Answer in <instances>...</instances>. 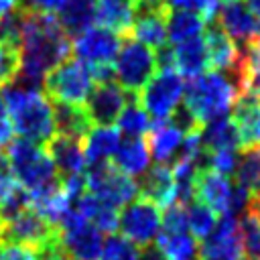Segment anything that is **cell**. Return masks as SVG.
Instances as JSON below:
<instances>
[{"label": "cell", "mask_w": 260, "mask_h": 260, "mask_svg": "<svg viewBox=\"0 0 260 260\" xmlns=\"http://www.w3.org/2000/svg\"><path fill=\"white\" fill-rule=\"evenodd\" d=\"M0 260H39V252L24 244H2Z\"/></svg>", "instance_id": "cell-42"}, {"label": "cell", "mask_w": 260, "mask_h": 260, "mask_svg": "<svg viewBox=\"0 0 260 260\" xmlns=\"http://www.w3.org/2000/svg\"><path fill=\"white\" fill-rule=\"evenodd\" d=\"M183 138H185V132L171 120L154 122L148 130V140H146L150 158H154L158 165L173 162L181 152Z\"/></svg>", "instance_id": "cell-19"}, {"label": "cell", "mask_w": 260, "mask_h": 260, "mask_svg": "<svg viewBox=\"0 0 260 260\" xmlns=\"http://www.w3.org/2000/svg\"><path fill=\"white\" fill-rule=\"evenodd\" d=\"M53 118H55V134L71 136L83 140V136L93 126L83 106L71 104H53Z\"/></svg>", "instance_id": "cell-30"}, {"label": "cell", "mask_w": 260, "mask_h": 260, "mask_svg": "<svg viewBox=\"0 0 260 260\" xmlns=\"http://www.w3.org/2000/svg\"><path fill=\"white\" fill-rule=\"evenodd\" d=\"M203 43L207 51V63L215 71L236 73L242 81V49L213 22L203 32Z\"/></svg>", "instance_id": "cell-17"}, {"label": "cell", "mask_w": 260, "mask_h": 260, "mask_svg": "<svg viewBox=\"0 0 260 260\" xmlns=\"http://www.w3.org/2000/svg\"><path fill=\"white\" fill-rule=\"evenodd\" d=\"M248 8L252 10L254 18H256L258 24H260V0H248Z\"/></svg>", "instance_id": "cell-50"}, {"label": "cell", "mask_w": 260, "mask_h": 260, "mask_svg": "<svg viewBox=\"0 0 260 260\" xmlns=\"http://www.w3.org/2000/svg\"><path fill=\"white\" fill-rule=\"evenodd\" d=\"M24 20H26V10L18 4H14L2 18H0V45H10V47H20L22 41V30H24Z\"/></svg>", "instance_id": "cell-35"}, {"label": "cell", "mask_w": 260, "mask_h": 260, "mask_svg": "<svg viewBox=\"0 0 260 260\" xmlns=\"http://www.w3.org/2000/svg\"><path fill=\"white\" fill-rule=\"evenodd\" d=\"M136 0H95V22L118 35L130 32Z\"/></svg>", "instance_id": "cell-25"}, {"label": "cell", "mask_w": 260, "mask_h": 260, "mask_svg": "<svg viewBox=\"0 0 260 260\" xmlns=\"http://www.w3.org/2000/svg\"><path fill=\"white\" fill-rule=\"evenodd\" d=\"M240 93L242 81L236 73L203 71L191 77V81L185 85L183 108L199 126H203L215 118L228 116Z\"/></svg>", "instance_id": "cell-3"}, {"label": "cell", "mask_w": 260, "mask_h": 260, "mask_svg": "<svg viewBox=\"0 0 260 260\" xmlns=\"http://www.w3.org/2000/svg\"><path fill=\"white\" fill-rule=\"evenodd\" d=\"M167 10H195L201 14V0H162Z\"/></svg>", "instance_id": "cell-46"}, {"label": "cell", "mask_w": 260, "mask_h": 260, "mask_svg": "<svg viewBox=\"0 0 260 260\" xmlns=\"http://www.w3.org/2000/svg\"><path fill=\"white\" fill-rule=\"evenodd\" d=\"M2 100L8 112L12 132L18 138L47 144L55 136L53 104L43 91V87L12 79L2 85Z\"/></svg>", "instance_id": "cell-2"}, {"label": "cell", "mask_w": 260, "mask_h": 260, "mask_svg": "<svg viewBox=\"0 0 260 260\" xmlns=\"http://www.w3.org/2000/svg\"><path fill=\"white\" fill-rule=\"evenodd\" d=\"M193 199L205 203L219 215H240L248 211L252 195L244 187L236 185L230 177L209 169H201L193 185Z\"/></svg>", "instance_id": "cell-5"}, {"label": "cell", "mask_w": 260, "mask_h": 260, "mask_svg": "<svg viewBox=\"0 0 260 260\" xmlns=\"http://www.w3.org/2000/svg\"><path fill=\"white\" fill-rule=\"evenodd\" d=\"M167 260H195L199 244L189 232H160L154 240Z\"/></svg>", "instance_id": "cell-32"}, {"label": "cell", "mask_w": 260, "mask_h": 260, "mask_svg": "<svg viewBox=\"0 0 260 260\" xmlns=\"http://www.w3.org/2000/svg\"><path fill=\"white\" fill-rule=\"evenodd\" d=\"M185 213H187V232L195 240H203L217 223V213L197 199L185 203Z\"/></svg>", "instance_id": "cell-34"}, {"label": "cell", "mask_w": 260, "mask_h": 260, "mask_svg": "<svg viewBox=\"0 0 260 260\" xmlns=\"http://www.w3.org/2000/svg\"><path fill=\"white\" fill-rule=\"evenodd\" d=\"M57 22L67 37H77L95 22V0H65L57 10Z\"/></svg>", "instance_id": "cell-27"}, {"label": "cell", "mask_w": 260, "mask_h": 260, "mask_svg": "<svg viewBox=\"0 0 260 260\" xmlns=\"http://www.w3.org/2000/svg\"><path fill=\"white\" fill-rule=\"evenodd\" d=\"M95 81L91 77V71L77 59H65L57 67H53L45 81L43 91L49 100L57 104H71V106H83L93 89Z\"/></svg>", "instance_id": "cell-6"}, {"label": "cell", "mask_w": 260, "mask_h": 260, "mask_svg": "<svg viewBox=\"0 0 260 260\" xmlns=\"http://www.w3.org/2000/svg\"><path fill=\"white\" fill-rule=\"evenodd\" d=\"M236 185L244 187L252 197L260 195V146H250L238 156Z\"/></svg>", "instance_id": "cell-33"}, {"label": "cell", "mask_w": 260, "mask_h": 260, "mask_svg": "<svg viewBox=\"0 0 260 260\" xmlns=\"http://www.w3.org/2000/svg\"><path fill=\"white\" fill-rule=\"evenodd\" d=\"M83 177L87 191L112 209H120L138 197V183L110 162L87 165Z\"/></svg>", "instance_id": "cell-9"}, {"label": "cell", "mask_w": 260, "mask_h": 260, "mask_svg": "<svg viewBox=\"0 0 260 260\" xmlns=\"http://www.w3.org/2000/svg\"><path fill=\"white\" fill-rule=\"evenodd\" d=\"M199 260H242L244 244L238 215L225 213L217 217L215 228L201 240Z\"/></svg>", "instance_id": "cell-14"}, {"label": "cell", "mask_w": 260, "mask_h": 260, "mask_svg": "<svg viewBox=\"0 0 260 260\" xmlns=\"http://www.w3.org/2000/svg\"><path fill=\"white\" fill-rule=\"evenodd\" d=\"M47 152L51 156V160L55 162L57 171L61 177L67 175H79L85 171L87 160L83 154V144L79 138H71V136H63V134H55L49 142H47Z\"/></svg>", "instance_id": "cell-21"}, {"label": "cell", "mask_w": 260, "mask_h": 260, "mask_svg": "<svg viewBox=\"0 0 260 260\" xmlns=\"http://www.w3.org/2000/svg\"><path fill=\"white\" fill-rule=\"evenodd\" d=\"M138 246H134L130 240L120 234H110L104 240L100 260H138Z\"/></svg>", "instance_id": "cell-36"}, {"label": "cell", "mask_w": 260, "mask_h": 260, "mask_svg": "<svg viewBox=\"0 0 260 260\" xmlns=\"http://www.w3.org/2000/svg\"><path fill=\"white\" fill-rule=\"evenodd\" d=\"M114 77L128 91L138 93L148 79L156 73V51L148 45L128 37L120 43L118 55L114 59Z\"/></svg>", "instance_id": "cell-7"}, {"label": "cell", "mask_w": 260, "mask_h": 260, "mask_svg": "<svg viewBox=\"0 0 260 260\" xmlns=\"http://www.w3.org/2000/svg\"><path fill=\"white\" fill-rule=\"evenodd\" d=\"M20 67V55L16 47L0 45V85L12 81Z\"/></svg>", "instance_id": "cell-39"}, {"label": "cell", "mask_w": 260, "mask_h": 260, "mask_svg": "<svg viewBox=\"0 0 260 260\" xmlns=\"http://www.w3.org/2000/svg\"><path fill=\"white\" fill-rule=\"evenodd\" d=\"M120 43H122V37L118 32L104 28L100 24H93L87 30L73 37V43H71L73 59L81 61L87 69L114 65Z\"/></svg>", "instance_id": "cell-13"}, {"label": "cell", "mask_w": 260, "mask_h": 260, "mask_svg": "<svg viewBox=\"0 0 260 260\" xmlns=\"http://www.w3.org/2000/svg\"><path fill=\"white\" fill-rule=\"evenodd\" d=\"M138 260H167V256L158 250L156 244H150V246L142 248V252L138 254Z\"/></svg>", "instance_id": "cell-48"}, {"label": "cell", "mask_w": 260, "mask_h": 260, "mask_svg": "<svg viewBox=\"0 0 260 260\" xmlns=\"http://www.w3.org/2000/svg\"><path fill=\"white\" fill-rule=\"evenodd\" d=\"M65 0H22L18 6H22L24 10L30 12H43V14H53L61 8Z\"/></svg>", "instance_id": "cell-44"}, {"label": "cell", "mask_w": 260, "mask_h": 260, "mask_svg": "<svg viewBox=\"0 0 260 260\" xmlns=\"http://www.w3.org/2000/svg\"><path fill=\"white\" fill-rule=\"evenodd\" d=\"M18 189H20V185L16 183V179H14V175L10 173V169H8L6 160H4V156L0 154V203L6 201L8 197H12Z\"/></svg>", "instance_id": "cell-43"}, {"label": "cell", "mask_w": 260, "mask_h": 260, "mask_svg": "<svg viewBox=\"0 0 260 260\" xmlns=\"http://www.w3.org/2000/svg\"><path fill=\"white\" fill-rule=\"evenodd\" d=\"M160 232H187V213L183 203L165 207V213L160 215Z\"/></svg>", "instance_id": "cell-40"}, {"label": "cell", "mask_w": 260, "mask_h": 260, "mask_svg": "<svg viewBox=\"0 0 260 260\" xmlns=\"http://www.w3.org/2000/svg\"><path fill=\"white\" fill-rule=\"evenodd\" d=\"M14 6V0H0V18Z\"/></svg>", "instance_id": "cell-51"}, {"label": "cell", "mask_w": 260, "mask_h": 260, "mask_svg": "<svg viewBox=\"0 0 260 260\" xmlns=\"http://www.w3.org/2000/svg\"><path fill=\"white\" fill-rule=\"evenodd\" d=\"M2 156L16 183L28 193V197L43 195L61 185V175L43 144L16 136L8 140Z\"/></svg>", "instance_id": "cell-4"}, {"label": "cell", "mask_w": 260, "mask_h": 260, "mask_svg": "<svg viewBox=\"0 0 260 260\" xmlns=\"http://www.w3.org/2000/svg\"><path fill=\"white\" fill-rule=\"evenodd\" d=\"M120 132L118 128L110 126H91L89 132L83 136V154L87 165H98V162H110L114 156L118 144H120Z\"/></svg>", "instance_id": "cell-24"}, {"label": "cell", "mask_w": 260, "mask_h": 260, "mask_svg": "<svg viewBox=\"0 0 260 260\" xmlns=\"http://www.w3.org/2000/svg\"><path fill=\"white\" fill-rule=\"evenodd\" d=\"M238 156H240L238 150H213V152H205V165L209 171L232 177L238 167Z\"/></svg>", "instance_id": "cell-38"}, {"label": "cell", "mask_w": 260, "mask_h": 260, "mask_svg": "<svg viewBox=\"0 0 260 260\" xmlns=\"http://www.w3.org/2000/svg\"><path fill=\"white\" fill-rule=\"evenodd\" d=\"M69 37L59 26L55 14L26 10L22 41L18 47L20 67L16 79L43 87L47 73L65 59H69Z\"/></svg>", "instance_id": "cell-1"}, {"label": "cell", "mask_w": 260, "mask_h": 260, "mask_svg": "<svg viewBox=\"0 0 260 260\" xmlns=\"http://www.w3.org/2000/svg\"><path fill=\"white\" fill-rule=\"evenodd\" d=\"M150 150H148V142L144 138H124L120 140L114 156H112V165L128 175V177H142L148 167H150Z\"/></svg>", "instance_id": "cell-22"}, {"label": "cell", "mask_w": 260, "mask_h": 260, "mask_svg": "<svg viewBox=\"0 0 260 260\" xmlns=\"http://www.w3.org/2000/svg\"><path fill=\"white\" fill-rule=\"evenodd\" d=\"M217 10H219V0H201V16L207 22H213Z\"/></svg>", "instance_id": "cell-47"}, {"label": "cell", "mask_w": 260, "mask_h": 260, "mask_svg": "<svg viewBox=\"0 0 260 260\" xmlns=\"http://www.w3.org/2000/svg\"><path fill=\"white\" fill-rule=\"evenodd\" d=\"M57 240L69 260H100L104 234L73 207L57 225Z\"/></svg>", "instance_id": "cell-10"}, {"label": "cell", "mask_w": 260, "mask_h": 260, "mask_svg": "<svg viewBox=\"0 0 260 260\" xmlns=\"http://www.w3.org/2000/svg\"><path fill=\"white\" fill-rule=\"evenodd\" d=\"M0 250H2V242H0Z\"/></svg>", "instance_id": "cell-54"}, {"label": "cell", "mask_w": 260, "mask_h": 260, "mask_svg": "<svg viewBox=\"0 0 260 260\" xmlns=\"http://www.w3.org/2000/svg\"><path fill=\"white\" fill-rule=\"evenodd\" d=\"M160 207L146 197H136L118 213V230L134 246H150L160 234Z\"/></svg>", "instance_id": "cell-11"}, {"label": "cell", "mask_w": 260, "mask_h": 260, "mask_svg": "<svg viewBox=\"0 0 260 260\" xmlns=\"http://www.w3.org/2000/svg\"><path fill=\"white\" fill-rule=\"evenodd\" d=\"M2 223H4V221H2V215H0V230H2Z\"/></svg>", "instance_id": "cell-52"}, {"label": "cell", "mask_w": 260, "mask_h": 260, "mask_svg": "<svg viewBox=\"0 0 260 260\" xmlns=\"http://www.w3.org/2000/svg\"><path fill=\"white\" fill-rule=\"evenodd\" d=\"M232 110V120L240 136V146H260V98L242 91Z\"/></svg>", "instance_id": "cell-18"}, {"label": "cell", "mask_w": 260, "mask_h": 260, "mask_svg": "<svg viewBox=\"0 0 260 260\" xmlns=\"http://www.w3.org/2000/svg\"><path fill=\"white\" fill-rule=\"evenodd\" d=\"M240 232H242L244 254H248L250 260H260V219L250 211H246L244 217L240 219Z\"/></svg>", "instance_id": "cell-37"}, {"label": "cell", "mask_w": 260, "mask_h": 260, "mask_svg": "<svg viewBox=\"0 0 260 260\" xmlns=\"http://www.w3.org/2000/svg\"><path fill=\"white\" fill-rule=\"evenodd\" d=\"M242 73H258L260 75V32L242 51Z\"/></svg>", "instance_id": "cell-41"}, {"label": "cell", "mask_w": 260, "mask_h": 260, "mask_svg": "<svg viewBox=\"0 0 260 260\" xmlns=\"http://www.w3.org/2000/svg\"><path fill=\"white\" fill-rule=\"evenodd\" d=\"M138 193H142V197L150 199L158 207H169L177 203V183L171 167L158 162L154 167H148L138 183Z\"/></svg>", "instance_id": "cell-20"}, {"label": "cell", "mask_w": 260, "mask_h": 260, "mask_svg": "<svg viewBox=\"0 0 260 260\" xmlns=\"http://www.w3.org/2000/svg\"><path fill=\"white\" fill-rule=\"evenodd\" d=\"M248 211L260 219V195L252 197V201H250V205H248Z\"/></svg>", "instance_id": "cell-49"}, {"label": "cell", "mask_w": 260, "mask_h": 260, "mask_svg": "<svg viewBox=\"0 0 260 260\" xmlns=\"http://www.w3.org/2000/svg\"><path fill=\"white\" fill-rule=\"evenodd\" d=\"M171 51H173V69L183 77H195L209 67L203 37L191 39L181 45H173Z\"/></svg>", "instance_id": "cell-28"}, {"label": "cell", "mask_w": 260, "mask_h": 260, "mask_svg": "<svg viewBox=\"0 0 260 260\" xmlns=\"http://www.w3.org/2000/svg\"><path fill=\"white\" fill-rule=\"evenodd\" d=\"M10 136H12V126H10V120H8V112H6L4 100L0 95V146H6Z\"/></svg>", "instance_id": "cell-45"}, {"label": "cell", "mask_w": 260, "mask_h": 260, "mask_svg": "<svg viewBox=\"0 0 260 260\" xmlns=\"http://www.w3.org/2000/svg\"><path fill=\"white\" fill-rule=\"evenodd\" d=\"M165 20H167V43L171 47L187 43L197 37H203L205 28L209 24L195 10H167Z\"/></svg>", "instance_id": "cell-23"}, {"label": "cell", "mask_w": 260, "mask_h": 260, "mask_svg": "<svg viewBox=\"0 0 260 260\" xmlns=\"http://www.w3.org/2000/svg\"><path fill=\"white\" fill-rule=\"evenodd\" d=\"M57 240V228L51 225L30 205L4 221L0 230L2 244H24L30 248H43Z\"/></svg>", "instance_id": "cell-12"}, {"label": "cell", "mask_w": 260, "mask_h": 260, "mask_svg": "<svg viewBox=\"0 0 260 260\" xmlns=\"http://www.w3.org/2000/svg\"><path fill=\"white\" fill-rule=\"evenodd\" d=\"M136 93H128L118 81H104L95 83L87 102L83 104L91 124L95 126H110L116 122L118 114L124 110L128 100Z\"/></svg>", "instance_id": "cell-15"}, {"label": "cell", "mask_w": 260, "mask_h": 260, "mask_svg": "<svg viewBox=\"0 0 260 260\" xmlns=\"http://www.w3.org/2000/svg\"><path fill=\"white\" fill-rule=\"evenodd\" d=\"M167 10H142L134 14L132 39L148 45L150 49H160L167 45Z\"/></svg>", "instance_id": "cell-26"}, {"label": "cell", "mask_w": 260, "mask_h": 260, "mask_svg": "<svg viewBox=\"0 0 260 260\" xmlns=\"http://www.w3.org/2000/svg\"><path fill=\"white\" fill-rule=\"evenodd\" d=\"M185 93L183 75L175 69H156V73L148 79V83L136 93L140 106L154 120H169L175 110L181 106Z\"/></svg>", "instance_id": "cell-8"}, {"label": "cell", "mask_w": 260, "mask_h": 260, "mask_svg": "<svg viewBox=\"0 0 260 260\" xmlns=\"http://www.w3.org/2000/svg\"><path fill=\"white\" fill-rule=\"evenodd\" d=\"M199 136H201V144H203L205 152L238 150L240 148V136H238L236 124L228 116H221V118H215V120L203 124L199 128Z\"/></svg>", "instance_id": "cell-29"}, {"label": "cell", "mask_w": 260, "mask_h": 260, "mask_svg": "<svg viewBox=\"0 0 260 260\" xmlns=\"http://www.w3.org/2000/svg\"><path fill=\"white\" fill-rule=\"evenodd\" d=\"M116 124H118V132L126 134V138H144L152 126V118L140 106L138 95H132L124 106V110L118 114Z\"/></svg>", "instance_id": "cell-31"}, {"label": "cell", "mask_w": 260, "mask_h": 260, "mask_svg": "<svg viewBox=\"0 0 260 260\" xmlns=\"http://www.w3.org/2000/svg\"><path fill=\"white\" fill-rule=\"evenodd\" d=\"M225 2H236V0H225Z\"/></svg>", "instance_id": "cell-53"}, {"label": "cell", "mask_w": 260, "mask_h": 260, "mask_svg": "<svg viewBox=\"0 0 260 260\" xmlns=\"http://www.w3.org/2000/svg\"><path fill=\"white\" fill-rule=\"evenodd\" d=\"M217 26L240 47L244 49L250 41L256 39V35L260 32V24L254 18L252 10L248 8V4L236 0V2H225L223 6H219L217 10Z\"/></svg>", "instance_id": "cell-16"}]
</instances>
